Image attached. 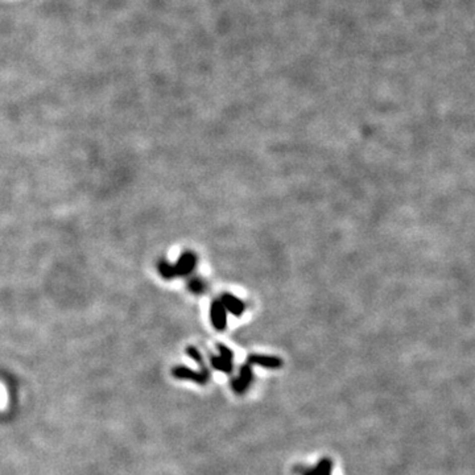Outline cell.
Here are the masks:
<instances>
[{
	"label": "cell",
	"instance_id": "5b68a950",
	"mask_svg": "<svg viewBox=\"0 0 475 475\" xmlns=\"http://www.w3.org/2000/svg\"><path fill=\"white\" fill-rule=\"evenodd\" d=\"M173 375L178 379H190L198 384H205L209 379V371L202 367L201 371H193L188 367H174Z\"/></svg>",
	"mask_w": 475,
	"mask_h": 475
},
{
	"label": "cell",
	"instance_id": "8992f818",
	"mask_svg": "<svg viewBox=\"0 0 475 475\" xmlns=\"http://www.w3.org/2000/svg\"><path fill=\"white\" fill-rule=\"evenodd\" d=\"M219 301L222 302V305L224 306L226 312H230V313H232L236 317L242 316V314L244 313V310H246V304H244L242 300H239V298L230 293L222 294Z\"/></svg>",
	"mask_w": 475,
	"mask_h": 475
},
{
	"label": "cell",
	"instance_id": "9c48e42d",
	"mask_svg": "<svg viewBox=\"0 0 475 475\" xmlns=\"http://www.w3.org/2000/svg\"><path fill=\"white\" fill-rule=\"evenodd\" d=\"M158 272H160V274H161L165 280H172V278L176 277L173 264L168 263L166 260H161V262L158 263Z\"/></svg>",
	"mask_w": 475,
	"mask_h": 475
},
{
	"label": "cell",
	"instance_id": "6da1fadb",
	"mask_svg": "<svg viewBox=\"0 0 475 475\" xmlns=\"http://www.w3.org/2000/svg\"><path fill=\"white\" fill-rule=\"evenodd\" d=\"M218 350L219 355L211 356L210 363L215 370L222 371V372H231L234 368V352L226 346V344L218 343Z\"/></svg>",
	"mask_w": 475,
	"mask_h": 475
},
{
	"label": "cell",
	"instance_id": "52a82bcc",
	"mask_svg": "<svg viewBox=\"0 0 475 475\" xmlns=\"http://www.w3.org/2000/svg\"><path fill=\"white\" fill-rule=\"evenodd\" d=\"M248 364H258L262 367L266 368H278L282 366V362L277 356H270V355H255L248 356Z\"/></svg>",
	"mask_w": 475,
	"mask_h": 475
},
{
	"label": "cell",
	"instance_id": "277c9868",
	"mask_svg": "<svg viewBox=\"0 0 475 475\" xmlns=\"http://www.w3.org/2000/svg\"><path fill=\"white\" fill-rule=\"evenodd\" d=\"M210 320L216 330H224L227 326V312L219 300H215L210 306Z\"/></svg>",
	"mask_w": 475,
	"mask_h": 475
},
{
	"label": "cell",
	"instance_id": "30bf717a",
	"mask_svg": "<svg viewBox=\"0 0 475 475\" xmlns=\"http://www.w3.org/2000/svg\"><path fill=\"white\" fill-rule=\"evenodd\" d=\"M189 289L193 293H202L205 290V282L200 280V278H192L189 281Z\"/></svg>",
	"mask_w": 475,
	"mask_h": 475
},
{
	"label": "cell",
	"instance_id": "ba28073f",
	"mask_svg": "<svg viewBox=\"0 0 475 475\" xmlns=\"http://www.w3.org/2000/svg\"><path fill=\"white\" fill-rule=\"evenodd\" d=\"M304 475H332V461L325 458L312 470H308Z\"/></svg>",
	"mask_w": 475,
	"mask_h": 475
},
{
	"label": "cell",
	"instance_id": "7a4b0ae2",
	"mask_svg": "<svg viewBox=\"0 0 475 475\" xmlns=\"http://www.w3.org/2000/svg\"><path fill=\"white\" fill-rule=\"evenodd\" d=\"M196 266H197V256H196V254L192 251L184 252L178 258L176 264H173L176 277L177 276H188V274L193 272Z\"/></svg>",
	"mask_w": 475,
	"mask_h": 475
},
{
	"label": "cell",
	"instance_id": "8fae6325",
	"mask_svg": "<svg viewBox=\"0 0 475 475\" xmlns=\"http://www.w3.org/2000/svg\"><path fill=\"white\" fill-rule=\"evenodd\" d=\"M186 354H188L189 356H192L197 363H200L202 367H204V359H202L201 352L198 351L197 348L193 347V346H189V347H186Z\"/></svg>",
	"mask_w": 475,
	"mask_h": 475
},
{
	"label": "cell",
	"instance_id": "3957f363",
	"mask_svg": "<svg viewBox=\"0 0 475 475\" xmlns=\"http://www.w3.org/2000/svg\"><path fill=\"white\" fill-rule=\"evenodd\" d=\"M252 378H254V374H252L251 364H244V366L240 367L239 375L232 380L231 388L235 391L236 394H244L248 387H250V384H251Z\"/></svg>",
	"mask_w": 475,
	"mask_h": 475
}]
</instances>
